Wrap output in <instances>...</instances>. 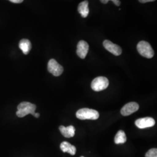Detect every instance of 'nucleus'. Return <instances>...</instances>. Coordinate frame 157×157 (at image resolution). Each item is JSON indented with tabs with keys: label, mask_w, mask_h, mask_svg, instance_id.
Masks as SVG:
<instances>
[{
	"label": "nucleus",
	"mask_w": 157,
	"mask_h": 157,
	"mask_svg": "<svg viewBox=\"0 0 157 157\" xmlns=\"http://www.w3.org/2000/svg\"><path fill=\"white\" fill-rule=\"evenodd\" d=\"M34 117L35 118H39L40 114L39 113H35V114L34 115Z\"/></svg>",
	"instance_id": "obj_19"
},
{
	"label": "nucleus",
	"mask_w": 157,
	"mask_h": 157,
	"mask_svg": "<svg viewBox=\"0 0 157 157\" xmlns=\"http://www.w3.org/2000/svg\"><path fill=\"white\" fill-rule=\"evenodd\" d=\"M155 120L151 117L140 118L135 121L136 126L139 129L151 128L155 125Z\"/></svg>",
	"instance_id": "obj_6"
},
{
	"label": "nucleus",
	"mask_w": 157,
	"mask_h": 157,
	"mask_svg": "<svg viewBox=\"0 0 157 157\" xmlns=\"http://www.w3.org/2000/svg\"><path fill=\"white\" fill-rule=\"evenodd\" d=\"M137 49L141 56L147 58H151L154 55V51L151 46L145 41H140L137 45Z\"/></svg>",
	"instance_id": "obj_3"
},
{
	"label": "nucleus",
	"mask_w": 157,
	"mask_h": 157,
	"mask_svg": "<svg viewBox=\"0 0 157 157\" xmlns=\"http://www.w3.org/2000/svg\"><path fill=\"white\" fill-rule=\"evenodd\" d=\"M89 49V46L88 43L85 41L81 40L78 42L77 45L76 53L80 58L84 59L88 53Z\"/></svg>",
	"instance_id": "obj_9"
},
{
	"label": "nucleus",
	"mask_w": 157,
	"mask_h": 157,
	"mask_svg": "<svg viewBox=\"0 0 157 157\" xmlns=\"http://www.w3.org/2000/svg\"><path fill=\"white\" fill-rule=\"evenodd\" d=\"M109 86L108 79L104 76H99L94 78L91 84V87L95 91H100L106 89Z\"/></svg>",
	"instance_id": "obj_4"
},
{
	"label": "nucleus",
	"mask_w": 157,
	"mask_h": 157,
	"mask_svg": "<svg viewBox=\"0 0 157 157\" xmlns=\"http://www.w3.org/2000/svg\"><path fill=\"white\" fill-rule=\"evenodd\" d=\"M78 11L83 17H86L89 13V2L88 1H84L79 4L78 6Z\"/></svg>",
	"instance_id": "obj_12"
},
{
	"label": "nucleus",
	"mask_w": 157,
	"mask_h": 157,
	"mask_svg": "<svg viewBox=\"0 0 157 157\" xmlns=\"http://www.w3.org/2000/svg\"><path fill=\"white\" fill-rule=\"evenodd\" d=\"M83 157V156H82V157Z\"/></svg>",
	"instance_id": "obj_20"
},
{
	"label": "nucleus",
	"mask_w": 157,
	"mask_h": 157,
	"mask_svg": "<svg viewBox=\"0 0 157 157\" xmlns=\"http://www.w3.org/2000/svg\"><path fill=\"white\" fill-rule=\"evenodd\" d=\"M17 108V116L19 118H23L28 114H32L34 116L36 113V106L29 102H22L18 105Z\"/></svg>",
	"instance_id": "obj_1"
},
{
	"label": "nucleus",
	"mask_w": 157,
	"mask_h": 157,
	"mask_svg": "<svg viewBox=\"0 0 157 157\" xmlns=\"http://www.w3.org/2000/svg\"><path fill=\"white\" fill-rule=\"evenodd\" d=\"M126 140H127V137L124 132L121 130H119L114 139L115 143L117 144H124L126 141Z\"/></svg>",
	"instance_id": "obj_14"
},
{
	"label": "nucleus",
	"mask_w": 157,
	"mask_h": 157,
	"mask_svg": "<svg viewBox=\"0 0 157 157\" xmlns=\"http://www.w3.org/2000/svg\"><path fill=\"white\" fill-rule=\"evenodd\" d=\"M146 157H157V148H152L149 150L146 154Z\"/></svg>",
	"instance_id": "obj_15"
},
{
	"label": "nucleus",
	"mask_w": 157,
	"mask_h": 157,
	"mask_svg": "<svg viewBox=\"0 0 157 157\" xmlns=\"http://www.w3.org/2000/svg\"><path fill=\"white\" fill-rule=\"evenodd\" d=\"M9 1H10L13 3H15V4H20V3H22L23 1V0H9Z\"/></svg>",
	"instance_id": "obj_17"
},
{
	"label": "nucleus",
	"mask_w": 157,
	"mask_h": 157,
	"mask_svg": "<svg viewBox=\"0 0 157 157\" xmlns=\"http://www.w3.org/2000/svg\"><path fill=\"white\" fill-rule=\"evenodd\" d=\"M139 109V105L137 103L135 102H130L126 104L122 107V108L121 110V113L123 116L126 117L137 111Z\"/></svg>",
	"instance_id": "obj_8"
},
{
	"label": "nucleus",
	"mask_w": 157,
	"mask_h": 157,
	"mask_svg": "<svg viewBox=\"0 0 157 157\" xmlns=\"http://www.w3.org/2000/svg\"><path fill=\"white\" fill-rule=\"evenodd\" d=\"M76 117L80 120H96L100 117L99 112L95 109L90 108H82L77 111Z\"/></svg>",
	"instance_id": "obj_2"
},
{
	"label": "nucleus",
	"mask_w": 157,
	"mask_h": 157,
	"mask_svg": "<svg viewBox=\"0 0 157 157\" xmlns=\"http://www.w3.org/2000/svg\"><path fill=\"white\" fill-rule=\"evenodd\" d=\"M112 1L117 6H119L121 5V1L119 0H100L101 2L104 4H107L108 2V1Z\"/></svg>",
	"instance_id": "obj_16"
},
{
	"label": "nucleus",
	"mask_w": 157,
	"mask_h": 157,
	"mask_svg": "<svg viewBox=\"0 0 157 157\" xmlns=\"http://www.w3.org/2000/svg\"><path fill=\"white\" fill-rule=\"evenodd\" d=\"M139 2L141 3H147V2H152V1H155V0H139Z\"/></svg>",
	"instance_id": "obj_18"
},
{
	"label": "nucleus",
	"mask_w": 157,
	"mask_h": 157,
	"mask_svg": "<svg viewBox=\"0 0 157 157\" xmlns=\"http://www.w3.org/2000/svg\"><path fill=\"white\" fill-rule=\"evenodd\" d=\"M59 130L65 137L67 138H71L73 137L75 134V128L73 126H69L67 127H65L64 126H60Z\"/></svg>",
	"instance_id": "obj_10"
},
{
	"label": "nucleus",
	"mask_w": 157,
	"mask_h": 157,
	"mask_svg": "<svg viewBox=\"0 0 157 157\" xmlns=\"http://www.w3.org/2000/svg\"><path fill=\"white\" fill-rule=\"evenodd\" d=\"M19 47L20 49L22 51L23 53L25 55H27L32 48V44L29 40L22 39L20 41Z\"/></svg>",
	"instance_id": "obj_13"
},
{
	"label": "nucleus",
	"mask_w": 157,
	"mask_h": 157,
	"mask_svg": "<svg viewBox=\"0 0 157 157\" xmlns=\"http://www.w3.org/2000/svg\"><path fill=\"white\" fill-rule=\"evenodd\" d=\"M103 45L107 51H108L115 56H120L122 52V48L119 45L113 43L108 40H105V41H104Z\"/></svg>",
	"instance_id": "obj_7"
},
{
	"label": "nucleus",
	"mask_w": 157,
	"mask_h": 157,
	"mask_svg": "<svg viewBox=\"0 0 157 157\" xmlns=\"http://www.w3.org/2000/svg\"><path fill=\"white\" fill-rule=\"evenodd\" d=\"M47 69L48 72L54 76H59L61 75L63 72V67L54 59H51L49 61Z\"/></svg>",
	"instance_id": "obj_5"
},
{
	"label": "nucleus",
	"mask_w": 157,
	"mask_h": 157,
	"mask_svg": "<svg viewBox=\"0 0 157 157\" xmlns=\"http://www.w3.org/2000/svg\"><path fill=\"white\" fill-rule=\"evenodd\" d=\"M60 148L63 152H67L69 154L74 155L76 152V148L67 141H63L60 145Z\"/></svg>",
	"instance_id": "obj_11"
}]
</instances>
